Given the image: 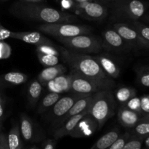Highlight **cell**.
Here are the masks:
<instances>
[{"label":"cell","instance_id":"cell-36","mask_svg":"<svg viewBox=\"0 0 149 149\" xmlns=\"http://www.w3.org/2000/svg\"><path fill=\"white\" fill-rule=\"evenodd\" d=\"M141 98V107L143 113H149V95H144Z\"/></svg>","mask_w":149,"mask_h":149},{"label":"cell","instance_id":"cell-27","mask_svg":"<svg viewBox=\"0 0 149 149\" xmlns=\"http://www.w3.org/2000/svg\"><path fill=\"white\" fill-rule=\"evenodd\" d=\"M116 102L120 105H125L130 99L136 96V90L130 87H119L114 93Z\"/></svg>","mask_w":149,"mask_h":149},{"label":"cell","instance_id":"cell-40","mask_svg":"<svg viewBox=\"0 0 149 149\" xmlns=\"http://www.w3.org/2000/svg\"><path fill=\"white\" fill-rule=\"evenodd\" d=\"M4 111V103L2 97L0 96V121H2Z\"/></svg>","mask_w":149,"mask_h":149},{"label":"cell","instance_id":"cell-41","mask_svg":"<svg viewBox=\"0 0 149 149\" xmlns=\"http://www.w3.org/2000/svg\"><path fill=\"white\" fill-rule=\"evenodd\" d=\"M73 0H63L62 6L64 9H70L73 5Z\"/></svg>","mask_w":149,"mask_h":149},{"label":"cell","instance_id":"cell-32","mask_svg":"<svg viewBox=\"0 0 149 149\" xmlns=\"http://www.w3.org/2000/svg\"><path fill=\"white\" fill-rule=\"evenodd\" d=\"M131 26H133L135 29V30L138 32L141 37L146 40L147 42H149V27L148 26H145L142 23H139L137 20L132 21Z\"/></svg>","mask_w":149,"mask_h":149},{"label":"cell","instance_id":"cell-44","mask_svg":"<svg viewBox=\"0 0 149 149\" xmlns=\"http://www.w3.org/2000/svg\"><path fill=\"white\" fill-rule=\"evenodd\" d=\"M1 127H2V121H0V130L1 129Z\"/></svg>","mask_w":149,"mask_h":149},{"label":"cell","instance_id":"cell-10","mask_svg":"<svg viewBox=\"0 0 149 149\" xmlns=\"http://www.w3.org/2000/svg\"><path fill=\"white\" fill-rule=\"evenodd\" d=\"M76 13L90 20L101 21L107 16V9L102 4L93 1L77 3Z\"/></svg>","mask_w":149,"mask_h":149},{"label":"cell","instance_id":"cell-8","mask_svg":"<svg viewBox=\"0 0 149 149\" xmlns=\"http://www.w3.org/2000/svg\"><path fill=\"white\" fill-rule=\"evenodd\" d=\"M84 95H86V94L69 93L68 95L62 96L49 111L45 112L46 120L54 125L69 111L77 100Z\"/></svg>","mask_w":149,"mask_h":149},{"label":"cell","instance_id":"cell-25","mask_svg":"<svg viewBox=\"0 0 149 149\" xmlns=\"http://www.w3.org/2000/svg\"><path fill=\"white\" fill-rule=\"evenodd\" d=\"M61 97H62L61 94L49 92L46 95L44 96L40 103H39L37 108V113L39 114H42L49 111Z\"/></svg>","mask_w":149,"mask_h":149},{"label":"cell","instance_id":"cell-47","mask_svg":"<svg viewBox=\"0 0 149 149\" xmlns=\"http://www.w3.org/2000/svg\"><path fill=\"white\" fill-rule=\"evenodd\" d=\"M0 135H1V133H0Z\"/></svg>","mask_w":149,"mask_h":149},{"label":"cell","instance_id":"cell-3","mask_svg":"<svg viewBox=\"0 0 149 149\" xmlns=\"http://www.w3.org/2000/svg\"><path fill=\"white\" fill-rule=\"evenodd\" d=\"M116 103L114 93L110 89L100 90L93 95L89 111L90 114L98 125V130L109 119L114 116Z\"/></svg>","mask_w":149,"mask_h":149},{"label":"cell","instance_id":"cell-7","mask_svg":"<svg viewBox=\"0 0 149 149\" xmlns=\"http://www.w3.org/2000/svg\"><path fill=\"white\" fill-rule=\"evenodd\" d=\"M146 11L143 3L140 0H130L114 5L112 17L115 20H130L134 21L142 17Z\"/></svg>","mask_w":149,"mask_h":149},{"label":"cell","instance_id":"cell-35","mask_svg":"<svg viewBox=\"0 0 149 149\" xmlns=\"http://www.w3.org/2000/svg\"><path fill=\"white\" fill-rule=\"evenodd\" d=\"M11 55V47L8 44L0 41V59H7Z\"/></svg>","mask_w":149,"mask_h":149},{"label":"cell","instance_id":"cell-43","mask_svg":"<svg viewBox=\"0 0 149 149\" xmlns=\"http://www.w3.org/2000/svg\"><path fill=\"white\" fill-rule=\"evenodd\" d=\"M75 1L76 3H81V2H85V1H92L93 0H73Z\"/></svg>","mask_w":149,"mask_h":149},{"label":"cell","instance_id":"cell-34","mask_svg":"<svg viewBox=\"0 0 149 149\" xmlns=\"http://www.w3.org/2000/svg\"><path fill=\"white\" fill-rule=\"evenodd\" d=\"M125 106L127 108H129L131 110L134 111L138 112V113H143L142 111H141V98L138 97H134L132 99L129 100L127 103L125 104ZM144 114V113H143Z\"/></svg>","mask_w":149,"mask_h":149},{"label":"cell","instance_id":"cell-26","mask_svg":"<svg viewBox=\"0 0 149 149\" xmlns=\"http://www.w3.org/2000/svg\"><path fill=\"white\" fill-rule=\"evenodd\" d=\"M131 134L141 138H146L149 136V113L141 116L137 125L132 128Z\"/></svg>","mask_w":149,"mask_h":149},{"label":"cell","instance_id":"cell-1","mask_svg":"<svg viewBox=\"0 0 149 149\" xmlns=\"http://www.w3.org/2000/svg\"><path fill=\"white\" fill-rule=\"evenodd\" d=\"M12 13L24 20L42 23H73L78 21V18L74 15L52 8L39 2L20 1L13 5Z\"/></svg>","mask_w":149,"mask_h":149},{"label":"cell","instance_id":"cell-11","mask_svg":"<svg viewBox=\"0 0 149 149\" xmlns=\"http://www.w3.org/2000/svg\"><path fill=\"white\" fill-rule=\"evenodd\" d=\"M113 29L130 45L138 48H149V42L143 39L132 26L125 23H116Z\"/></svg>","mask_w":149,"mask_h":149},{"label":"cell","instance_id":"cell-48","mask_svg":"<svg viewBox=\"0 0 149 149\" xmlns=\"http://www.w3.org/2000/svg\"><path fill=\"white\" fill-rule=\"evenodd\" d=\"M148 20H149V19H148Z\"/></svg>","mask_w":149,"mask_h":149},{"label":"cell","instance_id":"cell-15","mask_svg":"<svg viewBox=\"0 0 149 149\" xmlns=\"http://www.w3.org/2000/svg\"><path fill=\"white\" fill-rule=\"evenodd\" d=\"M93 94L86 95L84 97H81L79 100H77L75 102V103L73 105L72 107L69 109V111L62 118H61L59 120L57 121L54 125H52V126L54 127V130L56 128H58L61 124L63 123L65 121L69 119L70 117H71L73 116H75L77 114H79V113L87 110L90 107V105L91 103L92 99H93Z\"/></svg>","mask_w":149,"mask_h":149},{"label":"cell","instance_id":"cell-45","mask_svg":"<svg viewBox=\"0 0 149 149\" xmlns=\"http://www.w3.org/2000/svg\"><path fill=\"white\" fill-rule=\"evenodd\" d=\"M29 149H39V148H38L37 147H36V146H33V147H31V148H29Z\"/></svg>","mask_w":149,"mask_h":149},{"label":"cell","instance_id":"cell-24","mask_svg":"<svg viewBox=\"0 0 149 149\" xmlns=\"http://www.w3.org/2000/svg\"><path fill=\"white\" fill-rule=\"evenodd\" d=\"M7 143L10 149H23V141L20 127L17 123L14 124L7 135Z\"/></svg>","mask_w":149,"mask_h":149},{"label":"cell","instance_id":"cell-30","mask_svg":"<svg viewBox=\"0 0 149 149\" xmlns=\"http://www.w3.org/2000/svg\"><path fill=\"white\" fill-rule=\"evenodd\" d=\"M36 52L46 54V55H52L60 56L59 49L55 47V45H40L36 46Z\"/></svg>","mask_w":149,"mask_h":149},{"label":"cell","instance_id":"cell-12","mask_svg":"<svg viewBox=\"0 0 149 149\" xmlns=\"http://www.w3.org/2000/svg\"><path fill=\"white\" fill-rule=\"evenodd\" d=\"M97 130H98L97 122L90 113H88L80 119L69 134V136L75 138H87L93 135Z\"/></svg>","mask_w":149,"mask_h":149},{"label":"cell","instance_id":"cell-23","mask_svg":"<svg viewBox=\"0 0 149 149\" xmlns=\"http://www.w3.org/2000/svg\"><path fill=\"white\" fill-rule=\"evenodd\" d=\"M43 85L38 81L37 79H33L29 84L27 90V97L31 106H34L40 99Z\"/></svg>","mask_w":149,"mask_h":149},{"label":"cell","instance_id":"cell-31","mask_svg":"<svg viewBox=\"0 0 149 149\" xmlns=\"http://www.w3.org/2000/svg\"><path fill=\"white\" fill-rule=\"evenodd\" d=\"M131 136L130 132H126L123 134H121L119 138L110 146L107 149H122L124 146L128 141L130 137Z\"/></svg>","mask_w":149,"mask_h":149},{"label":"cell","instance_id":"cell-29","mask_svg":"<svg viewBox=\"0 0 149 149\" xmlns=\"http://www.w3.org/2000/svg\"><path fill=\"white\" fill-rule=\"evenodd\" d=\"M144 140L145 138L131 134V136L122 149H141Z\"/></svg>","mask_w":149,"mask_h":149},{"label":"cell","instance_id":"cell-20","mask_svg":"<svg viewBox=\"0 0 149 149\" xmlns=\"http://www.w3.org/2000/svg\"><path fill=\"white\" fill-rule=\"evenodd\" d=\"M20 131L22 137L26 142H32L36 139V129L32 119L26 113L20 116Z\"/></svg>","mask_w":149,"mask_h":149},{"label":"cell","instance_id":"cell-19","mask_svg":"<svg viewBox=\"0 0 149 149\" xmlns=\"http://www.w3.org/2000/svg\"><path fill=\"white\" fill-rule=\"evenodd\" d=\"M66 72V67L63 64L58 63L52 66L45 67V69L42 70L37 76V79L42 85L45 86L48 81L54 79L61 74H65Z\"/></svg>","mask_w":149,"mask_h":149},{"label":"cell","instance_id":"cell-22","mask_svg":"<svg viewBox=\"0 0 149 149\" xmlns=\"http://www.w3.org/2000/svg\"><path fill=\"white\" fill-rule=\"evenodd\" d=\"M121 135L120 130L114 127L99 138L90 149H107Z\"/></svg>","mask_w":149,"mask_h":149},{"label":"cell","instance_id":"cell-18","mask_svg":"<svg viewBox=\"0 0 149 149\" xmlns=\"http://www.w3.org/2000/svg\"><path fill=\"white\" fill-rule=\"evenodd\" d=\"M92 57L99 64L106 75L111 79H116L119 77L120 68L111 58L103 54L92 55Z\"/></svg>","mask_w":149,"mask_h":149},{"label":"cell","instance_id":"cell-38","mask_svg":"<svg viewBox=\"0 0 149 149\" xmlns=\"http://www.w3.org/2000/svg\"><path fill=\"white\" fill-rule=\"evenodd\" d=\"M0 149H10L7 143V135L4 133H1L0 135Z\"/></svg>","mask_w":149,"mask_h":149},{"label":"cell","instance_id":"cell-6","mask_svg":"<svg viewBox=\"0 0 149 149\" xmlns=\"http://www.w3.org/2000/svg\"><path fill=\"white\" fill-rule=\"evenodd\" d=\"M39 32L56 38H68L78 35L91 33L93 29L84 25L71 23H42L37 27Z\"/></svg>","mask_w":149,"mask_h":149},{"label":"cell","instance_id":"cell-39","mask_svg":"<svg viewBox=\"0 0 149 149\" xmlns=\"http://www.w3.org/2000/svg\"><path fill=\"white\" fill-rule=\"evenodd\" d=\"M43 149H55V141L51 139L47 140L43 145Z\"/></svg>","mask_w":149,"mask_h":149},{"label":"cell","instance_id":"cell-46","mask_svg":"<svg viewBox=\"0 0 149 149\" xmlns=\"http://www.w3.org/2000/svg\"><path fill=\"white\" fill-rule=\"evenodd\" d=\"M103 1H109V0H103Z\"/></svg>","mask_w":149,"mask_h":149},{"label":"cell","instance_id":"cell-13","mask_svg":"<svg viewBox=\"0 0 149 149\" xmlns=\"http://www.w3.org/2000/svg\"><path fill=\"white\" fill-rule=\"evenodd\" d=\"M143 115V113L131 110L125 105H120L117 111L118 122L127 129H132Z\"/></svg>","mask_w":149,"mask_h":149},{"label":"cell","instance_id":"cell-37","mask_svg":"<svg viewBox=\"0 0 149 149\" xmlns=\"http://www.w3.org/2000/svg\"><path fill=\"white\" fill-rule=\"evenodd\" d=\"M12 32L13 31L5 29L0 23V41H4V39H7L8 38L11 37Z\"/></svg>","mask_w":149,"mask_h":149},{"label":"cell","instance_id":"cell-14","mask_svg":"<svg viewBox=\"0 0 149 149\" xmlns=\"http://www.w3.org/2000/svg\"><path fill=\"white\" fill-rule=\"evenodd\" d=\"M12 39L23 41L26 43L33 45H54L53 42L48 38L38 31H23L12 32Z\"/></svg>","mask_w":149,"mask_h":149},{"label":"cell","instance_id":"cell-21","mask_svg":"<svg viewBox=\"0 0 149 149\" xmlns=\"http://www.w3.org/2000/svg\"><path fill=\"white\" fill-rule=\"evenodd\" d=\"M28 80V76L21 72L12 71L0 77V85L3 87H15L24 84Z\"/></svg>","mask_w":149,"mask_h":149},{"label":"cell","instance_id":"cell-2","mask_svg":"<svg viewBox=\"0 0 149 149\" xmlns=\"http://www.w3.org/2000/svg\"><path fill=\"white\" fill-rule=\"evenodd\" d=\"M59 52L63 61L71 69L75 70L86 77L98 79L111 78L105 74L92 55L73 52L64 47H60Z\"/></svg>","mask_w":149,"mask_h":149},{"label":"cell","instance_id":"cell-28","mask_svg":"<svg viewBox=\"0 0 149 149\" xmlns=\"http://www.w3.org/2000/svg\"><path fill=\"white\" fill-rule=\"evenodd\" d=\"M39 63L45 67H49L59 63V58L56 55H46V54L36 52Z\"/></svg>","mask_w":149,"mask_h":149},{"label":"cell","instance_id":"cell-42","mask_svg":"<svg viewBox=\"0 0 149 149\" xmlns=\"http://www.w3.org/2000/svg\"><path fill=\"white\" fill-rule=\"evenodd\" d=\"M23 1H26V2H39L41 3L44 1V0H20Z\"/></svg>","mask_w":149,"mask_h":149},{"label":"cell","instance_id":"cell-17","mask_svg":"<svg viewBox=\"0 0 149 149\" xmlns=\"http://www.w3.org/2000/svg\"><path fill=\"white\" fill-rule=\"evenodd\" d=\"M90 113V111H89V108L85 110L84 111L81 112V113H79V114L75 115V116H73L71 117H70L69 119H67L66 121L63 122V123L61 124L58 128L54 130L53 132V137L55 140L60 139V138H62L63 137L67 136V135H69V134L71 133V131L74 130V128L75 127L76 125H77L79 122L80 121V119L82 117H84L85 115Z\"/></svg>","mask_w":149,"mask_h":149},{"label":"cell","instance_id":"cell-16","mask_svg":"<svg viewBox=\"0 0 149 149\" xmlns=\"http://www.w3.org/2000/svg\"><path fill=\"white\" fill-rule=\"evenodd\" d=\"M45 87L50 93H71V74H61L54 79L48 81Z\"/></svg>","mask_w":149,"mask_h":149},{"label":"cell","instance_id":"cell-4","mask_svg":"<svg viewBox=\"0 0 149 149\" xmlns=\"http://www.w3.org/2000/svg\"><path fill=\"white\" fill-rule=\"evenodd\" d=\"M71 93L91 95L103 90H113L116 82L113 79H98L86 77L71 69Z\"/></svg>","mask_w":149,"mask_h":149},{"label":"cell","instance_id":"cell-5","mask_svg":"<svg viewBox=\"0 0 149 149\" xmlns=\"http://www.w3.org/2000/svg\"><path fill=\"white\" fill-rule=\"evenodd\" d=\"M56 39L68 50L78 53L97 54L103 49L101 39L91 33Z\"/></svg>","mask_w":149,"mask_h":149},{"label":"cell","instance_id":"cell-33","mask_svg":"<svg viewBox=\"0 0 149 149\" xmlns=\"http://www.w3.org/2000/svg\"><path fill=\"white\" fill-rule=\"evenodd\" d=\"M138 81L143 87H149V68H142L138 71Z\"/></svg>","mask_w":149,"mask_h":149},{"label":"cell","instance_id":"cell-9","mask_svg":"<svg viewBox=\"0 0 149 149\" xmlns=\"http://www.w3.org/2000/svg\"><path fill=\"white\" fill-rule=\"evenodd\" d=\"M103 49L113 52H126L132 47L112 28L107 29L102 32Z\"/></svg>","mask_w":149,"mask_h":149}]
</instances>
